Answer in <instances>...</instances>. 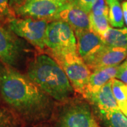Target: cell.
I'll list each match as a JSON object with an SVG mask.
<instances>
[{
  "label": "cell",
  "mask_w": 127,
  "mask_h": 127,
  "mask_svg": "<svg viewBox=\"0 0 127 127\" xmlns=\"http://www.w3.org/2000/svg\"><path fill=\"white\" fill-rule=\"evenodd\" d=\"M119 1H122V0H119Z\"/></svg>",
  "instance_id": "29"
},
{
  "label": "cell",
  "mask_w": 127,
  "mask_h": 127,
  "mask_svg": "<svg viewBox=\"0 0 127 127\" xmlns=\"http://www.w3.org/2000/svg\"><path fill=\"white\" fill-rule=\"evenodd\" d=\"M90 20V28L93 32L101 37L104 36V34L110 28V24L108 19V16H95L93 14H89Z\"/></svg>",
  "instance_id": "17"
},
{
  "label": "cell",
  "mask_w": 127,
  "mask_h": 127,
  "mask_svg": "<svg viewBox=\"0 0 127 127\" xmlns=\"http://www.w3.org/2000/svg\"><path fill=\"white\" fill-rule=\"evenodd\" d=\"M108 6V19L109 24L114 28H123L124 25L122 5L119 0H106Z\"/></svg>",
  "instance_id": "16"
},
{
  "label": "cell",
  "mask_w": 127,
  "mask_h": 127,
  "mask_svg": "<svg viewBox=\"0 0 127 127\" xmlns=\"http://www.w3.org/2000/svg\"><path fill=\"white\" fill-rule=\"evenodd\" d=\"M14 18V14L10 4V0H0V21H8Z\"/></svg>",
  "instance_id": "20"
},
{
  "label": "cell",
  "mask_w": 127,
  "mask_h": 127,
  "mask_svg": "<svg viewBox=\"0 0 127 127\" xmlns=\"http://www.w3.org/2000/svg\"><path fill=\"white\" fill-rule=\"evenodd\" d=\"M26 74L57 102L75 96V91L59 63L52 56L39 52L28 60Z\"/></svg>",
  "instance_id": "2"
},
{
  "label": "cell",
  "mask_w": 127,
  "mask_h": 127,
  "mask_svg": "<svg viewBox=\"0 0 127 127\" xmlns=\"http://www.w3.org/2000/svg\"><path fill=\"white\" fill-rule=\"evenodd\" d=\"M57 20L68 23L74 32L91 30L89 14L71 2L59 13Z\"/></svg>",
  "instance_id": "11"
},
{
  "label": "cell",
  "mask_w": 127,
  "mask_h": 127,
  "mask_svg": "<svg viewBox=\"0 0 127 127\" xmlns=\"http://www.w3.org/2000/svg\"><path fill=\"white\" fill-rule=\"evenodd\" d=\"M119 108L120 109V111L122 112L127 118V104H121L119 106Z\"/></svg>",
  "instance_id": "26"
},
{
  "label": "cell",
  "mask_w": 127,
  "mask_h": 127,
  "mask_svg": "<svg viewBox=\"0 0 127 127\" xmlns=\"http://www.w3.org/2000/svg\"><path fill=\"white\" fill-rule=\"evenodd\" d=\"M127 57V48L104 45L83 61L92 72L100 68L119 65Z\"/></svg>",
  "instance_id": "9"
},
{
  "label": "cell",
  "mask_w": 127,
  "mask_h": 127,
  "mask_svg": "<svg viewBox=\"0 0 127 127\" xmlns=\"http://www.w3.org/2000/svg\"><path fill=\"white\" fill-rule=\"evenodd\" d=\"M77 42L78 54L85 59L104 45L102 37L91 30L74 32Z\"/></svg>",
  "instance_id": "12"
},
{
  "label": "cell",
  "mask_w": 127,
  "mask_h": 127,
  "mask_svg": "<svg viewBox=\"0 0 127 127\" xmlns=\"http://www.w3.org/2000/svg\"><path fill=\"white\" fill-rule=\"evenodd\" d=\"M24 122L8 107H0V127H23Z\"/></svg>",
  "instance_id": "18"
},
{
  "label": "cell",
  "mask_w": 127,
  "mask_h": 127,
  "mask_svg": "<svg viewBox=\"0 0 127 127\" xmlns=\"http://www.w3.org/2000/svg\"><path fill=\"white\" fill-rule=\"evenodd\" d=\"M63 68L76 93L83 96L91 71L78 53L70 54L56 60Z\"/></svg>",
  "instance_id": "8"
},
{
  "label": "cell",
  "mask_w": 127,
  "mask_h": 127,
  "mask_svg": "<svg viewBox=\"0 0 127 127\" xmlns=\"http://www.w3.org/2000/svg\"><path fill=\"white\" fill-rule=\"evenodd\" d=\"M69 3V2H68ZM67 4L57 0H26L14 9L21 18H32L52 21L57 20L58 15Z\"/></svg>",
  "instance_id": "7"
},
{
  "label": "cell",
  "mask_w": 127,
  "mask_h": 127,
  "mask_svg": "<svg viewBox=\"0 0 127 127\" xmlns=\"http://www.w3.org/2000/svg\"><path fill=\"white\" fill-rule=\"evenodd\" d=\"M94 113L105 127H127V118L120 109L105 113Z\"/></svg>",
  "instance_id": "15"
},
{
  "label": "cell",
  "mask_w": 127,
  "mask_h": 127,
  "mask_svg": "<svg viewBox=\"0 0 127 127\" xmlns=\"http://www.w3.org/2000/svg\"><path fill=\"white\" fill-rule=\"evenodd\" d=\"M1 100H2V98H1V93H0V104L1 103Z\"/></svg>",
  "instance_id": "28"
},
{
  "label": "cell",
  "mask_w": 127,
  "mask_h": 127,
  "mask_svg": "<svg viewBox=\"0 0 127 127\" xmlns=\"http://www.w3.org/2000/svg\"><path fill=\"white\" fill-rule=\"evenodd\" d=\"M118 68L119 65H117L92 71L83 95L86 93H95L100 90L109 81L114 79L117 76Z\"/></svg>",
  "instance_id": "13"
},
{
  "label": "cell",
  "mask_w": 127,
  "mask_h": 127,
  "mask_svg": "<svg viewBox=\"0 0 127 127\" xmlns=\"http://www.w3.org/2000/svg\"><path fill=\"white\" fill-rule=\"evenodd\" d=\"M109 9L107 4L106 0H94L91 14L95 16H102L107 15L108 16Z\"/></svg>",
  "instance_id": "21"
},
{
  "label": "cell",
  "mask_w": 127,
  "mask_h": 127,
  "mask_svg": "<svg viewBox=\"0 0 127 127\" xmlns=\"http://www.w3.org/2000/svg\"><path fill=\"white\" fill-rule=\"evenodd\" d=\"M45 51L55 60L70 54L78 53L74 31L68 23L55 20L48 23L45 39Z\"/></svg>",
  "instance_id": "4"
},
{
  "label": "cell",
  "mask_w": 127,
  "mask_h": 127,
  "mask_svg": "<svg viewBox=\"0 0 127 127\" xmlns=\"http://www.w3.org/2000/svg\"><path fill=\"white\" fill-rule=\"evenodd\" d=\"M57 1H58L61 3H63V4H67L68 2H70L71 0H57Z\"/></svg>",
  "instance_id": "27"
},
{
  "label": "cell",
  "mask_w": 127,
  "mask_h": 127,
  "mask_svg": "<svg viewBox=\"0 0 127 127\" xmlns=\"http://www.w3.org/2000/svg\"><path fill=\"white\" fill-rule=\"evenodd\" d=\"M28 43L0 21V62L19 70L31 59Z\"/></svg>",
  "instance_id": "5"
},
{
  "label": "cell",
  "mask_w": 127,
  "mask_h": 127,
  "mask_svg": "<svg viewBox=\"0 0 127 127\" xmlns=\"http://www.w3.org/2000/svg\"><path fill=\"white\" fill-rule=\"evenodd\" d=\"M122 6L123 14H124V21L127 26V1L123 2Z\"/></svg>",
  "instance_id": "24"
},
{
  "label": "cell",
  "mask_w": 127,
  "mask_h": 127,
  "mask_svg": "<svg viewBox=\"0 0 127 127\" xmlns=\"http://www.w3.org/2000/svg\"><path fill=\"white\" fill-rule=\"evenodd\" d=\"M2 100L24 124H39L52 119L56 101L26 73L0 62Z\"/></svg>",
  "instance_id": "1"
},
{
  "label": "cell",
  "mask_w": 127,
  "mask_h": 127,
  "mask_svg": "<svg viewBox=\"0 0 127 127\" xmlns=\"http://www.w3.org/2000/svg\"><path fill=\"white\" fill-rule=\"evenodd\" d=\"M49 21L32 18H14L7 21V26L19 37L42 52L45 51V39Z\"/></svg>",
  "instance_id": "6"
},
{
  "label": "cell",
  "mask_w": 127,
  "mask_h": 127,
  "mask_svg": "<svg viewBox=\"0 0 127 127\" xmlns=\"http://www.w3.org/2000/svg\"><path fill=\"white\" fill-rule=\"evenodd\" d=\"M112 81L95 93H86L83 97L90 103L95 113H105L119 109L112 88Z\"/></svg>",
  "instance_id": "10"
},
{
  "label": "cell",
  "mask_w": 127,
  "mask_h": 127,
  "mask_svg": "<svg viewBox=\"0 0 127 127\" xmlns=\"http://www.w3.org/2000/svg\"><path fill=\"white\" fill-rule=\"evenodd\" d=\"M25 1L26 0H10V4H11V6H14L16 8L20 4H21Z\"/></svg>",
  "instance_id": "25"
},
{
  "label": "cell",
  "mask_w": 127,
  "mask_h": 127,
  "mask_svg": "<svg viewBox=\"0 0 127 127\" xmlns=\"http://www.w3.org/2000/svg\"><path fill=\"white\" fill-rule=\"evenodd\" d=\"M112 88L118 106L127 103V84L116 78L112 81Z\"/></svg>",
  "instance_id": "19"
},
{
  "label": "cell",
  "mask_w": 127,
  "mask_h": 127,
  "mask_svg": "<svg viewBox=\"0 0 127 127\" xmlns=\"http://www.w3.org/2000/svg\"><path fill=\"white\" fill-rule=\"evenodd\" d=\"M116 79L127 84V57L122 63L119 65Z\"/></svg>",
  "instance_id": "23"
},
{
  "label": "cell",
  "mask_w": 127,
  "mask_h": 127,
  "mask_svg": "<svg viewBox=\"0 0 127 127\" xmlns=\"http://www.w3.org/2000/svg\"><path fill=\"white\" fill-rule=\"evenodd\" d=\"M102 39L106 45L127 48V28H110Z\"/></svg>",
  "instance_id": "14"
},
{
  "label": "cell",
  "mask_w": 127,
  "mask_h": 127,
  "mask_svg": "<svg viewBox=\"0 0 127 127\" xmlns=\"http://www.w3.org/2000/svg\"><path fill=\"white\" fill-rule=\"evenodd\" d=\"M70 2L89 14L91 12L94 0H71Z\"/></svg>",
  "instance_id": "22"
},
{
  "label": "cell",
  "mask_w": 127,
  "mask_h": 127,
  "mask_svg": "<svg viewBox=\"0 0 127 127\" xmlns=\"http://www.w3.org/2000/svg\"><path fill=\"white\" fill-rule=\"evenodd\" d=\"M51 119L54 127H100L90 103L76 96L57 103Z\"/></svg>",
  "instance_id": "3"
}]
</instances>
